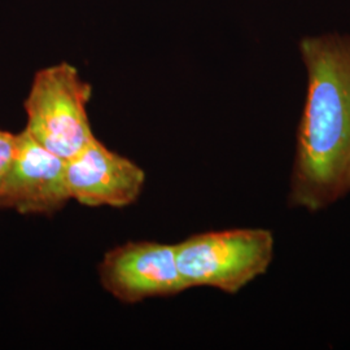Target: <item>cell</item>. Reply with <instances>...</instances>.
<instances>
[{"label": "cell", "mask_w": 350, "mask_h": 350, "mask_svg": "<svg viewBox=\"0 0 350 350\" xmlns=\"http://www.w3.org/2000/svg\"><path fill=\"white\" fill-rule=\"evenodd\" d=\"M299 51L308 81L287 202L322 212L350 193V34L306 36Z\"/></svg>", "instance_id": "cell-1"}, {"label": "cell", "mask_w": 350, "mask_h": 350, "mask_svg": "<svg viewBox=\"0 0 350 350\" xmlns=\"http://www.w3.org/2000/svg\"><path fill=\"white\" fill-rule=\"evenodd\" d=\"M274 252V234L266 228L201 232L175 244L178 269L188 289L211 287L228 295L266 274Z\"/></svg>", "instance_id": "cell-2"}, {"label": "cell", "mask_w": 350, "mask_h": 350, "mask_svg": "<svg viewBox=\"0 0 350 350\" xmlns=\"http://www.w3.org/2000/svg\"><path fill=\"white\" fill-rule=\"evenodd\" d=\"M91 96V85L70 64L38 70L24 103L27 134L46 150L70 160L96 139L88 112Z\"/></svg>", "instance_id": "cell-3"}, {"label": "cell", "mask_w": 350, "mask_h": 350, "mask_svg": "<svg viewBox=\"0 0 350 350\" xmlns=\"http://www.w3.org/2000/svg\"><path fill=\"white\" fill-rule=\"evenodd\" d=\"M98 271L103 288L130 305L188 289L178 269L175 244L129 241L107 252Z\"/></svg>", "instance_id": "cell-4"}, {"label": "cell", "mask_w": 350, "mask_h": 350, "mask_svg": "<svg viewBox=\"0 0 350 350\" xmlns=\"http://www.w3.org/2000/svg\"><path fill=\"white\" fill-rule=\"evenodd\" d=\"M66 160L46 150L25 129L16 134L12 161L0 183V209L52 215L72 200Z\"/></svg>", "instance_id": "cell-5"}, {"label": "cell", "mask_w": 350, "mask_h": 350, "mask_svg": "<svg viewBox=\"0 0 350 350\" xmlns=\"http://www.w3.org/2000/svg\"><path fill=\"white\" fill-rule=\"evenodd\" d=\"M65 170L72 200L90 208L129 206L138 200L146 185L140 166L98 138L68 160Z\"/></svg>", "instance_id": "cell-6"}, {"label": "cell", "mask_w": 350, "mask_h": 350, "mask_svg": "<svg viewBox=\"0 0 350 350\" xmlns=\"http://www.w3.org/2000/svg\"><path fill=\"white\" fill-rule=\"evenodd\" d=\"M16 148V134L0 130V183L7 173Z\"/></svg>", "instance_id": "cell-7"}]
</instances>
